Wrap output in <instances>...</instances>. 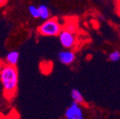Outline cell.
<instances>
[{"label": "cell", "instance_id": "cell-12", "mask_svg": "<svg viewBox=\"0 0 120 119\" xmlns=\"http://www.w3.org/2000/svg\"><path fill=\"white\" fill-rule=\"evenodd\" d=\"M7 3V1H5V0H0V7L3 5H4V4Z\"/></svg>", "mask_w": 120, "mask_h": 119}, {"label": "cell", "instance_id": "cell-1", "mask_svg": "<svg viewBox=\"0 0 120 119\" xmlns=\"http://www.w3.org/2000/svg\"><path fill=\"white\" fill-rule=\"evenodd\" d=\"M0 81L4 89V97L7 99H11L14 97L19 82L17 67L8 65L3 60L0 61Z\"/></svg>", "mask_w": 120, "mask_h": 119}, {"label": "cell", "instance_id": "cell-5", "mask_svg": "<svg viewBox=\"0 0 120 119\" xmlns=\"http://www.w3.org/2000/svg\"><path fill=\"white\" fill-rule=\"evenodd\" d=\"M75 53L71 50H63L58 52V61L64 65H70L75 60Z\"/></svg>", "mask_w": 120, "mask_h": 119}, {"label": "cell", "instance_id": "cell-10", "mask_svg": "<svg viewBox=\"0 0 120 119\" xmlns=\"http://www.w3.org/2000/svg\"><path fill=\"white\" fill-rule=\"evenodd\" d=\"M28 12H29L30 15L32 16L34 19H39V11H38V7H36L34 5H30L28 7Z\"/></svg>", "mask_w": 120, "mask_h": 119}, {"label": "cell", "instance_id": "cell-8", "mask_svg": "<svg viewBox=\"0 0 120 119\" xmlns=\"http://www.w3.org/2000/svg\"><path fill=\"white\" fill-rule=\"evenodd\" d=\"M38 7V11H39L40 19L44 21L49 19V18H50V11H49V7L45 4H40Z\"/></svg>", "mask_w": 120, "mask_h": 119}, {"label": "cell", "instance_id": "cell-3", "mask_svg": "<svg viewBox=\"0 0 120 119\" xmlns=\"http://www.w3.org/2000/svg\"><path fill=\"white\" fill-rule=\"evenodd\" d=\"M58 37H59L60 43L66 49L73 48L75 44V42H76V37H75L74 33H69V32L64 29L58 35Z\"/></svg>", "mask_w": 120, "mask_h": 119}, {"label": "cell", "instance_id": "cell-6", "mask_svg": "<svg viewBox=\"0 0 120 119\" xmlns=\"http://www.w3.org/2000/svg\"><path fill=\"white\" fill-rule=\"evenodd\" d=\"M19 52L18 51H11V52H9L6 55L4 62L7 64H8V65L16 67L18 62H19Z\"/></svg>", "mask_w": 120, "mask_h": 119}, {"label": "cell", "instance_id": "cell-7", "mask_svg": "<svg viewBox=\"0 0 120 119\" xmlns=\"http://www.w3.org/2000/svg\"><path fill=\"white\" fill-rule=\"evenodd\" d=\"M71 97L73 98V102H77L78 104H83L84 103V98L82 93L79 92V90L73 88L71 91Z\"/></svg>", "mask_w": 120, "mask_h": 119}, {"label": "cell", "instance_id": "cell-11", "mask_svg": "<svg viewBox=\"0 0 120 119\" xmlns=\"http://www.w3.org/2000/svg\"><path fill=\"white\" fill-rule=\"evenodd\" d=\"M109 59L112 62H118L120 60V52L116 50L111 52L109 55Z\"/></svg>", "mask_w": 120, "mask_h": 119}, {"label": "cell", "instance_id": "cell-2", "mask_svg": "<svg viewBox=\"0 0 120 119\" xmlns=\"http://www.w3.org/2000/svg\"><path fill=\"white\" fill-rule=\"evenodd\" d=\"M63 27L62 24L58 22L56 18L49 19L44 22L38 28V33L43 36L47 37H54L58 36L62 32Z\"/></svg>", "mask_w": 120, "mask_h": 119}, {"label": "cell", "instance_id": "cell-9", "mask_svg": "<svg viewBox=\"0 0 120 119\" xmlns=\"http://www.w3.org/2000/svg\"><path fill=\"white\" fill-rule=\"evenodd\" d=\"M63 29L69 32V33H75L78 30L77 23L74 22L73 21H71L69 22H66L65 24H64V26L63 27Z\"/></svg>", "mask_w": 120, "mask_h": 119}, {"label": "cell", "instance_id": "cell-4", "mask_svg": "<svg viewBox=\"0 0 120 119\" xmlns=\"http://www.w3.org/2000/svg\"><path fill=\"white\" fill-rule=\"evenodd\" d=\"M65 117L66 119H84L79 104L73 101L71 105L66 109Z\"/></svg>", "mask_w": 120, "mask_h": 119}, {"label": "cell", "instance_id": "cell-13", "mask_svg": "<svg viewBox=\"0 0 120 119\" xmlns=\"http://www.w3.org/2000/svg\"><path fill=\"white\" fill-rule=\"evenodd\" d=\"M0 119H5V117H4V116H3L1 113H0Z\"/></svg>", "mask_w": 120, "mask_h": 119}]
</instances>
